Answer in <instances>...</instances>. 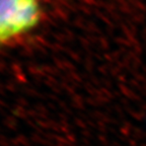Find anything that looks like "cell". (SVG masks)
<instances>
[{
  "label": "cell",
  "instance_id": "cell-1",
  "mask_svg": "<svg viewBox=\"0 0 146 146\" xmlns=\"http://www.w3.org/2000/svg\"><path fill=\"white\" fill-rule=\"evenodd\" d=\"M41 17L36 0H0V44L32 31Z\"/></svg>",
  "mask_w": 146,
  "mask_h": 146
}]
</instances>
